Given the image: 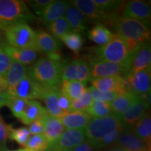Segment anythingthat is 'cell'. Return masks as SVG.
<instances>
[{"label":"cell","mask_w":151,"mask_h":151,"mask_svg":"<svg viewBox=\"0 0 151 151\" xmlns=\"http://www.w3.org/2000/svg\"><path fill=\"white\" fill-rule=\"evenodd\" d=\"M106 151H127V150H124V149L120 148V147L113 146L111 148L109 149V150H106Z\"/></svg>","instance_id":"49"},{"label":"cell","mask_w":151,"mask_h":151,"mask_svg":"<svg viewBox=\"0 0 151 151\" xmlns=\"http://www.w3.org/2000/svg\"><path fill=\"white\" fill-rule=\"evenodd\" d=\"M12 127L6 124L2 118H0V148H6V143L9 139L10 132Z\"/></svg>","instance_id":"42"},{"label":"cell","mask_w":151,"mask_h":151,"mask_svg":"<svg viewBox=\"0 0 151 151\" xmlns=\"http://www.w3.org/2000/svg\"><path fill=\"white\" fill-rule=\"evenodd\" d=\"M91 118H103L113 114L109 102L101 101H93L91 106L86 111Z\"/></svg>","instance_id":"31"},{"label":"cell","mask_w":151,"mask_h":151,"mask_svg":"<svg viewBox=\"0 0 151 151\" xmlns=\"http://www.w3.org/2000/svg\"><path fill=\"white\" fill-rule=\"evenodd\" d=\"M67 151H73V150H67Z\"/></svg>","instance_id":"51"},{"label":"cell","mask_w":151,"mask_h":151,"mask_svg":"<svg viewBox=\"0 0 151 151\" xmlns=\"http://www.w3.org/2000/svg\"><path fill=\"white\" fill-rule=\"evenodd\" d=\"M88 38L99 45L104 46L111 40L113 33L102 23H97L88 32Z\"/></svg>","instance_id":"29"},{"label":"cell","mask_w":151,"mask_h":151,"mask_svg":"<svg viewBox=\"0 0 151 151\" xmlns=\"http://www.w3.org/2000/svg\"><path fill=\"white\" fill-rule=\"evenodd\" d=\"M8 91V85L4 77L0 78V94H7Z\"/></svg>","instance_id":"47"},{"label":"cell","mask_w":151,"mask_h":151,"mask_svg":"<svg viewBox=\"0 0 151 151\" xmlns=\"http://www.w3.org/2000/svg\"><path fill=\"white\" fill-rule=\"evenodd\" d=\"M89 65L91 80L112 76H122L127 72V67L120 64L113 63L90 57Z\"/></svg>","instance_id":"8"},{"label":"cell","mask_w":151,"mask_h":151,"mask_svg":"<svg viewBox=\"0 0 151 151\" xmlns=\"http://www.w3.org/2000/svg\"><path fill=\"white\" fill-rule=\"evenodd\" d=\"M27 66L13 60L10 68L4 76L8 85V91L13 89L27 75Z\"/></svg>","instance_id":"26"},{"label":"cell","mask_w":151,"mask_h":151,"mask_svg":"<svg viewBox=\"0 0 151 151\" xmlns=\"http://www.w3.org/2000/svg\"><path fill=\"white\" fill-rule=\"evenodd\" d=\"M64 81H77L86 84L91 81L90 66L83 59H76L64 65L62 82Z\"/></svg>","instance_id":"10"},{"label":"cell","mask_w":151,"mask_h":151,"mask_svg":"<svg viewBox=\"0 0 151 151\" xmlns=\"http://www.w3.org/2000/svg\"><path fill=\"white\" fill-rule=\"evenodd\" d=\"M65 15L72 32L84 34L88 29V20L75 6L69 5Z\"/></svg>","instance_id":"22"},{"label":"cell","mask_w":151,"mask_h":151,"mask_svg":"<svg viewBox=\"0 0 151 151\" xmlns=\"http://www.w3.org/2000/svg\"><path fill=\"white\" fill-rule=\"evenodd\" d=\"M58 103H59L60 109H61L64 112H71V100L69 99L64 92H62L61 90H60L59 98H58Z\"/></svg>","instance_id":"44"},{"label":"cell","mask_w":151,"mask_h":151,"mask_svg":"<svg viewBox=\"0 0 151 151\" xmlns=\"http://www.w3.org/2000/svg\"><path fill=\"white\" fill-rule=\"evenodd\" d=\"M137 97L134 94L129 92L118 96L116 99L110 102L113 114L120 118Z\"/></svg>","instance_id":"28"},{"label":"cell","mask_w":151,"mask_h":151,"mask_svg":"<svg viewBox=\"0 0 151 151\" xmlns=\"http://www.w3.org/2000/svg\"><path fill=\"white\" fill-rule=\"evenodd\" d=\"M5 52L14 61L18 62L25 66L31 65L37 60L38 52L27 49H19L9 46L6 43L2 46Z\"/></svg>","instance_id":"24"},{"label":"cell","mask_w":151,"mask_h":151,"mask_svg":"<svg viewBox=\"0 0 151 151\" xmlns=\"http://www.w3.org/2000/svg\"><path fill=\"white\" fill-rule=\"evenodd\" d=\"M30 136L31 134L27 127H20L18 129H14L12 127L10 132L9 139L16 141L20 146L24 147Z\"/></svg>","instance_id":"39"},{"label":"cell","mask_w":151,"mask_h":151,"mask_svg":"<svg viewBox=\"0 0 151 151\" xmlns=\"http://www.w3.org/2000/svg\"><path fill=\"white\" fill-rule=\"evenodd\" d=\"M28 100L20 99L18 97H10L6 106L10 109L13 115L17 118L21 119L24 111L27 106Z\"/></svg>","instance_id":"38"},{"label":"cell","mask_w":151,"mask_h":151,"mask_svg":"<svg viewBox=\"0 0 151 151\" xmlns=\"http://www.w3.org/2000/svg\"><path fill=\"white\" fill-rule=\"evenodd\" d=\"M92 50L91 58L120 64L127 69L130 53L124 39L118 34H113L111 40L104 46L94 47Z\"/></svg>","instance_id":"4"},{"label":"cell","mask_w":151,"mask_h":151,"mask_svg":"<svg viewBox=\"0 0 151 151\" xmlns=\"http://www.w3.org/2000/svg\"><path fill=\"white\" fill-rule=\"evenodd\" d=\"M87 89L86 84L77 81H64L62 82L60 90L72 100L76 99L83 94Z\"/></svg>","instance_id":"30"},{"label":"cell","mask_w":151,"mask_h":151,"mask_svg":"<svg viewBox=\"0 0 151 151\" xmlns=\"http://www.w3.org/2000/svg\"><path fill=\"white\" fill-rule=\"evenodd\" d=\"M44 88L27 74L13 89L9 90L7 94L9 97L26 100L41 99Z\"/></svg>","instance_id":"9"},{"label":"cell","mask_w":151,"mask_h":151,"mask_svg":"<svg viewBox=\"0 0 151 151\" xmlns=\"http://www.w3.org/2000/svg\"><path fill=\"white\" fill-rule=\"evenodd\" d=\"M132 131L141 140L151 146V118L150 114L146 113L134 124Z\"/></svg>","instance_id":"27"},{"label":"cell","mask_w":151,"mask_h":151,"mask_svg":"<svg viewBox=\"0 0 151 151\" xmlns=\"http://www.w3.org/2000/svg\"><path fill=\"white\" fill-rule=\"evenodd\" d=\"M1 151H28L27 150H26L25 148H22V149H18V150H7L6 148H4Z\"/></svg>","instance_id":"50"},{"label":"cell","mask_w":151,"mask_h":151,"mask_svg":"<svg viewBox=\"0 0 151 151\" xmlns=\"http://www.w3.org/2000/svg\"><path fill=\"white\" fill-rule=\"evenodd\" d=\"M69 5V3L65 1H53L43 9L39 18L47 25L63 17Z\"/></svg>","instance_id":"20"},{"label":"cell","mask_w":151,"mask_h":151,"mask_svg":"<svg viewBox=\"0 0 151 151\" xmlns=\"http://www.w3.org/2000/svg\"><path fill=\"white\" fill-rule=\"evenodd\" d=\"M53 1L52 0H34V1H29L27 2L35 14L39 16L43 9L50 4L53 2Z\"/></svg>","instance_id":"43"},{"label":"cell","mask_w":151,"mask_h":151,"mask_svg":"<svg viewBox=\"0 0 151 151\" xmlns=\"http://www.w3.org/2000/svg\"><path fill=\"white\" fill-rule=\"evenodd\" d=\"M129 84L131 92L137 97L150 92V69L122 76Z\"/></svg>","instance_id":"14"},{"label":"cell","mask_w":151,"mask_h":151,"mask_svg":"<svg viewBox=\"0 0 151 151\" xmlns=\"http://www.w3.org/2000/svg\"><path fill=\"white\" fill-rule=\"evenodd\" d=\"M4 35L7 44L13 48L39 52L37 44V32L27 24L12 26L4 32Z\"/></svg>","instance_id":"5"},{"label":"cell","mask_w":151,"mask_h":151,"mask_svg":"<svg viewBox=\"0 0 151 151\" xmlns=\"http://www.w3.org/2000/svg\"><path fill=\"white\" fill-rule=\"evenodd\" d=\"M90 93H91L92 98L94 101H106V102H109L112 101L113 99H115L118 96V94L116 92H102L98 91L95 88L91 86L88 88Z\"/></svg>","instance_id":"40"},{"label":"cell","mask_w":151,"mask_h":151,"mask_svg":"<svg viewBox=\"0 0 151 151\" xmlns=\"http://www.w3.org/2000/svg\"><path fill=\"white\" fill-rule=\"evenodd\" d=\"M121 16L132 18L150 24L151 9L148 3L141 0L127 1L122 9Z\"/></svg>","instance_id":"13"},{"label":"cell","mask_w":151,"mask_h":151,"mask_svg":"<svg viewBox=\"0 0 151 151\" xmlns=\"http://www.w3.org/2000/svg\"><path fill=\"white\" fill-rule=\"evenodd\" d=\"M46 115H48L46 109L42 106L40 102L35 100H28L27 106L20 120L26 125H29L36 120L43 118Z\"/></svg>","instance_id":"25"},{"label":"cell","mask_w":151,"mask_h":151,"mask_svg":"<svg viewBox=\"0 0 151 151\" xmlns=\"http://www.w3.org/2000/svg\"><path fill=\"white\" fill-rule=\"evenodd\" d=\"M37 32V44L39 52H42L46 57L52 59H61L60 54V45L54 37L43 30Z\"/></svg>","instance_id":"17"},{"label":"cell","mask_w":151,"mask_h":151,"mask_svg":"<svg viewBox=\"0 0 151 151\" xmlns=\"http://www.w3.org/2000/svg\"><path fill=\"white\" fill-rule=\"evenodd\" d=\"M149 106L146 101L138 97L120 117L124 129H132L139 119L147 113Z\"/></svg>","instance_id":"11"},{"label":"cell","mask_w":151,"mask_h":151,"mask_svg":"<svg viewBox=\"0 0 151 151\" xmlns=\"http://www.w3.org/2000/svg\"><path fill=\"white\" fill-rule=\"evenodd\" d=\"M1 150H2V149H1V148H0V151H1Z\"/></svg>","instance_id":"52"},{"label":"cell","mask_w":151,"mask_h":151,"mask_svg":"<svg viewBox=\"0 0 151 151\" xmlns=\"http://www.w3.org/2000/svg\"><path fill=\"white\" fill-rule=\"evenodd\" d=\"M70 4L75 6L86 17L87 20L98 22H104L106 24L109 14L101 10L95 5L92 0H73L70 1Z\"/></svg>","instance_id":"16"},{"label":"cell","mask_w":151,"mask_h":151,"mask_svg":"<svg viewBox=\"0 0 151 151\" xmlns=\"http://www.w3.org/2000/svg\"><path fill=\"white\" fill-rule=\"evenodd\" d=\"M5 41V38H4V34L2 32V31L1 30H0V46H2L4 43H6Z\"/></svg>","instance_id":"48"},{"label":"cell","mask_w":151,"mask_h":151,"mask_svg":"<svg viewBox=\"0 0 151 151\" xmlns=\"http://www.w3.org/2000/svg\"><path fill=\"white\" fill-rule=\"evenodd\" d=\"M26 3L20 0H0V30L35 20Z\"/></svg>","instance_id":"3"},{"label":"cell","mask_w":151,"mask_h":151,"mask_svg":"<svg viewBox=\"0 0 151 151\" xmlns=\"http://www.w3.org/2000/svg\"><path fill=\"white\" fill-rule=\"evenodd\" d=\"M94 99L90 90L87 88L86 91L78 99L71 101V111H85L91 106Z\"/></svg>","instance_id":"34"},{"label":"cell","mask_w":151,"mask_h":151,"mask_svg":"<svg viewBox=\"0 0 151 151\" xmlns=\"http://www.w3.org/2000/svg\"><path fill=\"white\" fill-rule=\"evenodd\" d=\"M1 118V116H0V118Z\"/></svg>","instance_id":"53"},{"label":"cell","mask_w":151,"mask_h":151,"mask_svg":"<svg viewBox=\"0 0 151 151\" xmlns=\"http://www.w3.org/2000/svg\"><path fill=\"white\" fill-rule=\"evenodd\" d=\"M60 92V86L45 88L41 98L46 104V110L49 116L58 118H60L67 113L64 112L59 106L58 98Z\"/></svg>","instance_id":"19"},{"label":"cell","mask_w":151,"mask_h":151,"mask_svg":"<svg viewBox=\"0 0 151 151\" xmlns=\"http://www.w3.org/2000/svg\"><path fill=\"white\" fill-rule=\"evenodd\" d=\"M90 82L92 86L100 92H116L118 94V96L128 92L127 81L121 76H112L94 78L92 79Z\"/></svg>","instance_id":"12"},{"label":"cell","mask_w":151,"mask_h":151,"mask_svg":"<svg viewBox=\"0 0 151 151\" xmlns=\"http://www.w3.org/2000/svg\"><path fill=\"white\" fill-rule=\"evenodd\" d=\"M120 126V118L114 114L103 118H92L84 129L86 139L94 145Z\"/></svg>","instance_id":"6"},{"label":"cell","mask_w":151,"mask_h":151,"mask_svg":"<svg viewBox=\"0 0 151 151\" xmlns=\"http://www.w3.org/2000/svg\"><path fill=\"white\" fill-rule=\"evenodd\" d=\"M124 128L122 126H120V127L117 128L116 129L113 130L108 134H106L105 137H104L101 140L98 141L96 143H94V146L97 148L98 150L99 149L110 148V147L115 146L116 143L118 141V138L120 137V134L123 131Z\"/></svg>","instance_id":"37"},{"label":"cell","mask_w":151,"mask_h":151,"mask_svg":"<svg viewBox=\"0 0 151 151\" xmlns=\"http://www.w3.org/2000/svg\"><path fill=\"white\" fill-rule=\"evenodd\" d=\"M73 151H98L99 150L96 148L94 145H92L91 143L87 141L86 139L78 146H76L75 148H73Z\"/></svg>","instance_id":"46"},{"label":"cell","mask_w":151,"mask_h":151,"mask_svg":"<svg viewBox=\"0 0 151 151\" xmlns=\"http://www.w3.org/2000/svg\"><path fill=\"white\" fill-rule=\"evenodd\" d=\"M95 5L99 7L101 10L106 13H114L121 12L123 9L125 1H120V0H92Z\"/></svg>","instance_id":"35"},{"label":"cell","mask_w":151,"mask_h":151,"mask_svg":"<svg viewBox=\"0 0 151 151\" xmlns=\"http://www.w3.org/2000/svg\"><path fill=\"white\" fill-rule=\"evenodd\" d=\"M92 118L85 111H71L60 118L65 128L84 129Z\"/></svg>","instance_id":"21"},{"label":"cell","mask_w":151,"mask_h":151,"mask_svg":"<svg viewBox=\"0 0 151 151\" xmlns=\"http://www.w3.org/2000/svg\"><path fill=\"white\" fill-rule=\"evenodd\" d=\"M68 48L75 53H78L83 44V39L80 34L75 32H69L60 39Z\"/></svg>","instance_id":"33"},{"label":"cell","mask_w":151,"mask_h":151,"mask_svg":"<svg viewBox=\"0 0 151 151\" xmlns=\"http://www.w3.org/2000/svg\"><path fill=\"white\" fill-rule=\"evenodd\" d=\"M86 139L84 129H67L58 139L52 142L48 143L45 151H67L72 150Z\"/></svg>","instance_id":"7"},{"label":"cell","mask_w":151,"mask_h":151,"mask_svg":"<svg viewBox=\"0 0 151 151\" xmlns=\"http://www.w3.org/2000/svg\"><path fill=\"white\" fill-rule=\"evenodd\" d=\"M65 63L62 59L43 57L27 68V74L43 88L59 86L62 83V73Z\"/></svg>","instance_id":"2"},{"label":"cell","mask_w":151,"mask_h":151,"mask_svg":"<svg viewBox=\"0 0 151 151\" xmlns=\"http://www.w3.org/2000/svg\"><path fill=\"white\" fill-rule=\"evenodd\" d=\"M29 132L31 134V135H37V134H43V123L42 118L39 119V120H36L33 122L29 125L28 127Z\"/></svg>","instance_id":"45"},{"label":"cell","mask_w":151,"mask_h":151,"mask_svg":"<svg viewBox=\"0 0 151 151\" xmlns=\"http://www.w3.org/2000/svg\"><path fill=\"white\" fill-rule=\"evenodd\" d=\"M50 32L55 39H60L67 33L71 31L70 27L65 17H62L58 20H55L51 23L47 24Z\"/></svg>","instance_id":"32"},{"label":"cell","mask_w":151,"mask_h":151,"mask_svg":"<svg viewBox=\"0 0 151 151\" xmlns=\"http://www.w3.org/2000/svg\"><path fill=\"white\" fill-rule=\"evenodd\" d=\"M12 62V59L5 52L2 46H0V78L5 76Z\"/></svg>","instance_id":"41"},{"label":"cell","mask_w":151,"mask_h":151,"mask_svg":"<svg viewBox=\"0 0 151 151\" xmlns=\"http://www.w3.org/2000/svg\"><path fill=\"white\" fill-rule=\"evenodd\" d=\"M48 144V141L43 134L31 135L24 148L28 151H45Z\"/></svg>","instance_id":"36"},{"label":"cell","mask_w":151,"mask_h":151,"mask_svg":"<svg viewBox=\"0 0 151 151\" xmlns=\"http://www.w3.org/2000/svg\"><path fill=\"white\" fill-rule=\"evenodd\" d=\"M150 67L151 48L150 43L148 42L141 45L131 55L127 66V72L136 73L150 69Z\"/></svg>","instance_id":"15"},{"label":"cell","mask_w":151,"mask_h":151,"mask_svg":"<svg viewBox=\"0 0 151 151\" xmlns=\"http://www.w3.org/2000/svg\"><path fill=\"white\" fill-rule=\"evenodd\" d=\"M127 151H150V146L141 140L132 129H124L115 145Z\"/></svg>","instance_id":"18"},{"label":"cell","mask_w":151,"mask_h":151,"mask_svg":"<svg viewBox=\"0 0 151 151\" xmlns=\"http://www.w3.org/2000/svg\"><path fill=\"white\" fill-rule=\"evenodd\" d=\"M120 14H109L106 24L113 26L116 34L124 39L131 56L141 45L150 42V25L134 19L123 18Z\"/></svg>","instance_id":"1"},{"label":"cell","mask_w":151,"mask_h":151,"mask_svg":"<svg viewBox=\"0 0 151 151\" xmlns=\"http://www.w3.org/2000/svg\"><path fill=\"white\" fill-rule=\"evenodd\" d=\"M43 123V134L46 136L48 143L55 141L63 133L65 128L60 118L46 115L42 118Z\"/></svg>","instance_id":"23"}]
</instances>
